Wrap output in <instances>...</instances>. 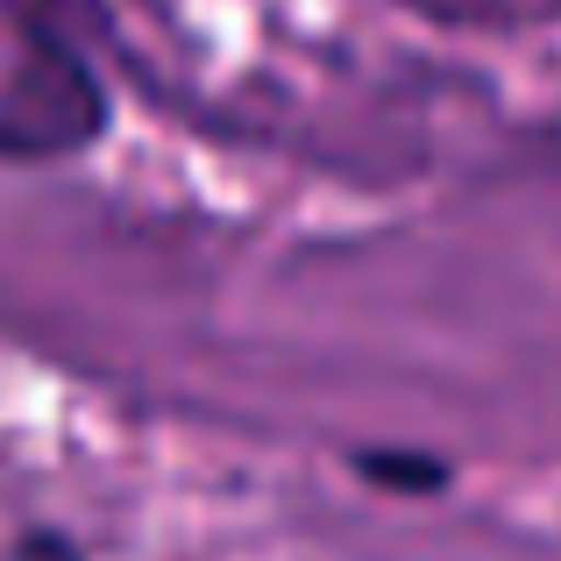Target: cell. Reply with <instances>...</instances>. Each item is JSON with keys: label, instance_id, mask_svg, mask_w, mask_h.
Here are the masks:
<instances>
[{"label": "cell", "instance_id": "cell-1", "mask_svg": "<svg viewBox=\"0 0 561 561\" xmlns=\"http://www.w3.org/2000/svg\"><path fill=\"white\" fill-rule=\"evenodd\" d=\"M356 469L383 491H440L448 483V462L440 455H412V448H363Z\"/></svg>", "mask_w": 561, "mask_h": 561}]
</instances>
